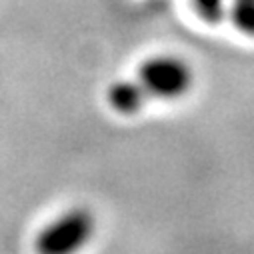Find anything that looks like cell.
Returning <instances> with one entry per match:
<instances>
[{"instance_id": "obj_1", "label": "cell", "mask_w": 254, "mask_h": 254, "mask_svg": "<svg viewBox=\"0 0 254 254\" xmlns=\"http://www.w3.org/2000/svg\"><path fill=\"white\" fill-rule=\"evenodd\" d=\"M96 220L86 208H72L44 226L34 240L36 254H76L94 234Z\"/></svg>"}, {"instance_id": "obj_2", "label": "cell", "mask_w": 254, "mask_h": 254, "mask_svg": "<svg viewBox=\"0 0 254 254\" xmlns=\"http://www.w3.org/2000/svg\"><path fill=\"white\" fill-rule=\"evenodd\" d=\"M140 80L146 94L158 98H176L188 90L190 70L174 58H156L142 66Z\"/></svg>"}, {"instance_id": "obj_3", "label": "cell", "mask_w": 254, "mask_h": 254, "mask_svg": "<svg viewBox=\"0 0 254 254\" xmlns=\"http://www.w3.org/2000/svg\"><path fill=\"white\" fill-rule=\"evenodd\" d=\"M146 98V90L144 86L136 84V82H116L110 90H108V102L110 106L120 112V114H134L142 108Z\"/></svg>"}]
</instances>
